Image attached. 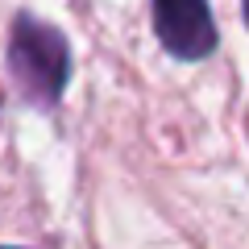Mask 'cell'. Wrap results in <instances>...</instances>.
Listing matches in <instances>:
<instances>
[{
  "label": "cell",
  "instance_id": "obj_1",
  "mask_svg": "<svg viewBox=\"0 0 249 249\" xmlns=\"http://www.w3.org/2000/svg\"><path fill=\"white\" fill-rule=\"evenodd\" d=\"M9 71L17 79L21 96L29 104L50 108L54 100L67 88V75H71V50H67V37L54 25L21 13L17 25L9 37Z\"/></svg>",
  "mask_w": 249,
  "mask_h": 249
},
{
  "label": "cell",
  "instance_id": "obj_2",
  "mask_svg": "<svg viewBox=\"0 0 249 249\" xmlns=\"http://www.w3.org/2000/svg\"><path fill=\"white\" fill-rule=\"evenodd\" d=\"M154 29L158 42L183 62L208 58L216 50V21L208 0H154Z\"/></svg>",
  "mask_w": 249,
  "mask_h": 249
},
{
  "label": "cell",
  "instance_id": "obj_3",
  "mask_svg": "<svg viewBox=\"0 0 249 249\" xmlns=\"http://www.w3.org/2000/svg\"><path fill=\"white\" fill-rule=\"evenodd\" d=\"M241 4H245V21H249V0H241Z\"/></svg>",
  "mask_w": 249,
  "mask_h": 249
}]
</instances>
